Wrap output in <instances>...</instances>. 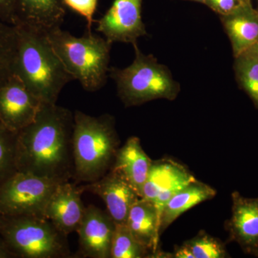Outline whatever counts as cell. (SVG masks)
Wrapping results in <instances>:
<instances>
[{
  "instance_id": "8fae6325",
  "label": "cell",
  "mask_w": 258,
  "mask_h": 258,
  "mask_svg": "<svg viewBox=\"0 0 258 258\" xmlns=\"http://www.w3.org/2000/svg\"><path fill=\"white\" fill-rule=\"evenodd\" d=\"M115 224L107 210L88 205L78 230L79 257L111 258Z\"/></svg>"
},
{
  "instance_id": "44dd1931",
  "label": "cell",
  "mask_w": 258,
  "mask_h": 258,
  "mask_svg": "<svg viewBox=\"0 0 258 258\" xmlns=\"http://www.w3.org/2000/svg\"><path fill=\"white\" fill-rule=\"evenodd\" d=\"M145 257H153L152 252L134 238L125 224H115L111 258Z\"/></svg>"
},
{
  "instance_id": "603a6c76",
  "label": "cell",
  "mask_w": 258,
  "mask_h": 258,
  "mask_svg": "<svg viewBox=\"0 0 258 258\" xmlns=\"http://www.w3.org/2000/svg\"><path fill=\"white\" fill-rule=\"evenodd\" d=\"M18 133L0 123V185L18 171L16 163Z\"/></svg>"
},
{
  "instance_id": "7402d4cb",
  "label": "cell",
  "mask_w": 258,
  "mask_h": 258,
  "mask_svg": "<svg viewBox=\"0 0 258 258\" xmlns=\"http://www.w3.org/2000/svg\"><path fill=\"white\" fill-rule=\"evenodd\" d=\"M235 59L236 79L258 109V60L247 52Z\"/></svg>"
},
{
  "instance_id": "5bb4252c",
  "label": "cell",
  "mask_w": 258,
  "mask_h": 258,
  "mask_svg": "<svg viewBox=\"0 0 258 258\" xmlns=\"http://www.w3.org/2000/svg\"><path fill=\"white\" fill-rule=\"evenodd\" d=\"M232 215L226 222L228 240L240 245L244 253L258 258V198L232 193Z\"/></svg>"
},
{
  "instance_id": "52a82bcc",
  "label": "cell",
  "mask_w": 258,
  "mask_h": 258,
  "mask_svg": "<svg viewBox=\"0 0 258 258\" xmlns=\"http://www.w3.org/2000/svg\"><path fill=\"white\" fill-rule=\"evenodd\" d=\"M60 181L17 171L0 185V215L44 216L49 198Z\"/></svg>"
},
{
  "instance_id": "83f0119b",
  "label": "cell",
  "mask_w": 258,
  "mask_h": 258,
  "mask_svg": "<svg viewBox=\"0 0 258 258\" xmlns=\"http://www.w3.org/2000/svg\"><path fill=\"white\" fill-rule=\"evenodd\" d=\"M171 257L174 258H194L192 252L189 247L184 243L181 246H178L174 250V252L171 254Z\"/></svg>"
},
{
  "instance_id": "30bf717a",
  "label": "cell",
  "mask_w": 258,
  "mask_h": 258,
  "mask_svg": "<svg viewBox=\"0 0 258 258\" xmlns=\"http://www.w3.org/2000/svg\"><path fill=\"white\" fill-rule=\"evenodd\" d=\"M42 103L13 74L0 86V123L14 132L30 125Z\"/></svg>"
},
{
  "instance_id": "9a60e30c",
  "label": "cell",
  "mask_w": 258,
  "mask_h": 258,
  "mask_svg": "<svg viewBox=\"0 0 258 258\" xmlns=\"http://www.w3.org/2000/svg\"><path fill=\"white\" fill-rule=\"evenodd\" d=\"M152 162L144 152L140 139L132 137L117 151L110 170L116 171L123 176L142 198V189L147 181Z\"/></svg>"
},
{
  "instance_id": "9c48e42d",
  "label": "cell",
  "mask_w": 258,
  "mask_h": 258,
  "mask_svg": "<svg viewBox=\"0 0 258 258\" xmlns=\"http://www.w3.org/2000/svg\"><path fill=\"white\" fill-rule=\"evenodd\" d=\"M195 179L196 178L186 168L172 159L153 161L142 189V198L152 202L155 205L159 226L161 213L168 202L180 189Z\"/></svg>"
},
{
  "instance_id": "6da1fadb",
  "label": "cell",
  "mask_w": 258,
  "mask_h": 258,
  "mask_svg": "<svg viewBox=\"0 0 258 258\" xmlns=\"http://www.w3.org/2000/svg\"><path fill=\"white\" fill-rule=\"evenodd\" d=\"M74 127L71 110L42 103L35 119L18 133V171L60 182L72 180Z\"/></svg>"
},
{
  "instance_id": "ac0fdd59",
  "label": "cell",
  "mask_w": 258,
  "mask_h": 258,
  "mask_svg": "<svg viewBox=\"0 0 258 258\" xmlns=\"http://www.w3.org/2000/svg\"><path fill=\"white\" fill-rule=\"evenodd\" d=\"M232 45L234 57L244 53L258 40V10L250 4L238 11L220 16Z\"/></svg>"
},
{
  "instance_id": "7c38bea8",
  "label": "cell",
  "mask_w": 258,
  "mask_h": 258,
  "mask_svg": "<svg viewBox=\"0 0 258 258\" xmlns=\"http://www.w3.org/2000/svg\"><path fill=\"white\" fill-rule=\"evenodd\" d=\"M83 192L92 193L104 202L115 224H125L132 206L142 198L120 174L110 170L101 179L80 185Z\"/></svg>"
},
{
  "instance_id": "4dcf8cb0",
  "label": "cell",
  "mask_w": 258,
  "mask_h": 258,
  "mask_svg": "<svg viewBox=\"0 0 258 258\" xmlns=\"http://www.w3.org/2000/svg\"><path fill=\"white\" fill-rule=\"evenodd\" d=\"M189 1L198 2V3H203V4L205 5L207 0H189Z\"/></svg>"
},
{
  "instance_id": "ffe728a7",
  "label": "cell",
  "mask_w": 258,
  "mask_h": 258,
  "mask_svg": "<svg viewBox=\"0 0 258 258\" xmlns=\"http://www.w3.org/2000/svg\"><path fill=\"white\" fill-rule=\"evenodd\" d=\"M18 40L16 26L0 19V86L14 74Z\"/></svg>"
},
{
  "instance_id": "ba28073f",
  "label": "cell",
  "mask_w": 258,
  "mask_h": 258,
  "mask_svg": "<svg viewBox=\"0 0 258 258\" xmlns=\"http://www.w3.org/2000/svg\"><path fill=\"white\" fill-rule=\"evenodd\" d=\"M143 0H114L98 23L96 30L108 42L135 45L147 35L142 16Z\"/></svg>"
},
{
  "instance_id": "484cf974",
  "label": "cell",
  "mask_w": 258,
  "mask_h": 258,
  "mask_svg": "<svg viewBox=\"0 0 258 258\" xmlns=\"http://www.w3.org/2000/svg\"><path fill=\"white\" fill-rule=\"evenodd\" d=\"M250 4V0H207L205 3L220 16L232 14Z\"/></svg>"
},
{
  "instance_id": "f1b7e54d",
  "label": "cell",
  "mask_w": 258,
  "mask_h": 258,
  "mask_svg": "<svg viewBox=\"0 0 258 258\" xmlns=\"http://www.w3.org/2000/svg\"><path fill=\"white\" fill-rule=\"evenodd\" d=\"M0 258H17L9 248L4 239L0 235Z\"/></svg>"
},
{
  "instance_id": "5b68a950",
  "label": "cell",
  "mask_w": 258,
  "mask_h": 258,
  "mask_svg": "<svg viewBox=\"0 0 258 258\" xmlns=\"http://www.w3.org/2000/svg\"><path fill=\"white\" fill-rule=\"evenodd\" d=\"M133 46V62L125 69L110 68L108 73L116 85L120 101L125 107H132L157 99L175 100L180 85L171 71L154 55L143 53L138 44Z\"/></svg>"
},
{
  "instance_id": "277c9868",
  "label": "cell",
  "mask_w": 258,
  "mask_h": 258,
  "mask_svg": "<svg viewBox=\"0 0 258 258\" xmlns=\"http://www.w3.org/2000/svg\"><path fill=\"white\" fill-rule=\"evenodd\" d=\"M47 35L66 69L85 91L96 92L106 85L110 69L111 42L92 32L76 37L61 27L48 30Z\"/></svg>"
},
{
  "instance_id": "d4e9b609",
  "label": "cell",
  "mask_w": 258,
  "mask_h": 258,
  "mask_svg": "<svg viewBox=\"0 0 258 258\" xmlns=\"http://www.w3.org/2000/svg\"><path fill=\"white\" fill-rule=\"evenodd\" d=\"M64 6L77 13L87 22V32H91L93 22V17L97 8L98 0H63Z\"/></svg>"
},
{
  "instance_id": "cb8c5ba5",
  "label": "cell",
  "mask_w": 258,
  "mask_h": 258,
  "mask_svg": "<svg viewBox=\"0 0 258 258\" xmlns=\"http://www.w3.org/2000/svg\"><path fill=\"white\" fill-rule=\"evenodd\" d=\"M184 243L192 252L194 258L230 257L225 244L220 239L212 237L205 231H200L198 235Z\"/></svg>"
},
{
  "instance_id": "8992f818",
  "label": "cell",
  "mask_w": 258,
  "mask_h": 258,
  "mask_svg": "<svg viewBox=\"0 0 258 258\" xmlns=\"http://www.w3.org/2000/svg\"><path fill=\"white\" fill-rule=\"evenodd\" d=\"M0 235L17 258L74 257L68 235L43 216L0 215Z\"/></svg>"
},
{
  "instance_id": "2e32d148",
  "label": "cell",
  "mask_w": 258,
  "mask_h": 258,
  "mask_svg": "<svg viewBox=\"0 0 258 258\" xmlns=\"http://www.w3.org/2000/svg\"><path fill=\"white\" fill-rule=\"evenodd\" d=\"M66 14L63 0H16L15 25L47 32L61 27Z\"/></svg>"
},
{
  "instance_id": "d6986e66",
  "label": "cell",
  "mask_w": 258,
  "mask_h": 258,
  "mask_svg": "<svg viewBox=\"0 0 258 258\" xmlns=\"http://www.w3.org/2000/svg\"><path fill=\"white\" fill-rule=\"evenodd\" d=\"M216 190L198 179L180 189L164 207L161 215L160 235L185 212L215 198Z\"/></svg>"
},
{
  "instance_id": "4316f807",
  "label": "cell",
  "mask_w": 258,
  "mask_h": 258,
  "mask_svg": "<svg viewBox=\"0 0 258 258\" xmlns=\"http://www.w3.org/2000/svg\"><path fill=\"white\" fill-rule=\"evenodd\" d=\"M16 0H0V19L10 25H15Z\"/></svg>"
},
{
  "instance_id": "f546056e",
  "label": "cell",
  "mask_w": 258,
  "mask_h": 258,
  "mask_svg": "<svg viewBox=\"0 0 258 258\" xmlns=\"http://www.w3.org/2000/svg\"><path fill=\"white\" fill-rule=\"evenodd\" d=\"M246 52H249L250 55H252L258 60V40L256 42V43L254 44L253 46L251 47L250 48H249L248 50L246 51Z\"/></svg>"
},
{
  "instance_id": "7a4b0ae2",
  "label": "cell",
  "mask_w": 258,
  "mask_h": 258,
  "mask_svg": "<svg viewBox=\"0 0 258 258\" xmlns=\"http://www.w3.org/2000/svg\"><path fill=\"white\" fill-rule=\"evenodd\" d=\"M15 26L18 40L14 74L42 103L55 104L74 77L56 53L47 32L20 24Z\"/></svg>"
},
{
  "instance_id": "e0dca14e",
  "label": "cell",
  "mask_w": 258,
  "mask_h": 258,
  "mask_svg": "<svg viewBox=\"0 0 258 258\" xmlns=\"http://www.w3.org/2000/svg\"><path fill=\"white\" fill-rule=\"evenodd\" d=\"M125 225L134 238L152 252L153 257H159L160 226L157 209L152 202L139 199L131 208Z\"/></svg>"
},
{
  "instance_id": "3957f363",
  "label": "cell",
  "mask_w": 258,
  "mask_h": 258,
  "mask_svg": "<svg viewBox=\"0 0 258 258\" xmlns=\"http://www.w3.org/2000/svg\"><path fill=\"white\" fill-rule=\"evenodd\" d=\"M74 114L73 153L76 184L101 179L111 169L120 140L113 115L93 116L76 111Z\"/></svg>"
},
{
  "instance_id": "1f68e13d",
  "label": "cell",
  "mask_w": 258,
  "mask_h": 258,
  "mask_svg": "<svg viewBox=\"0 0 258 258\" xmlns=\"http://www.w3.org/2000/svg\"><path fill=\"white\" fill-rule=\"evenodd\" d=\"M258 10V9H257Z\"/></svg>"
},
{
  "instance_id": "4fadbf2b",
  "label": "cell",
  "mask_w": 258,
  "mask_h": 258,
  "mask_svg": "<svg viewBox=\"0 0 258 258\" xmlns=\"http://www.w3.org/2000/svg\"><path fill=\"white\" fill-rule=\"evenodd\" d=\"M83 193L80 185L62 181L47 201L44 216L64 235L76 232L82 221L86 208L81 199Z\"/></svg>"
}]
</instances>
